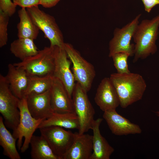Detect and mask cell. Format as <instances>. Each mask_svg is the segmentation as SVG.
I'll use <instances>...</instances> for the list:
<instances>
[{"label":"cell","instance_id":"cell-1","mask_svg":"<svg viewBox=\"0 0 159 159\" xmlns=\"http://www.w3.org/2000/svg\"><path fill=\"white\" fill-rule=\"evenodd\" d=\"M117 94L120 105L125 108L141 100L147 85L143 77L138 73L111 74L109 77Z\"/></svg>","mask_w":159,"mask_h":159},{"label":"cell","instance_id":"cell-2","mask_svg":"<svg viewBox=\"0 0 159 159\" xmlns=\"http://www.w3.org/2000/svg\"><path fill=\"white\" fill-rule=\"evenodd\" d=\"M159 14L151 19L143 20L137 25L132 37L134 63L146 59L157 51L156 41L159 34Z\"/></svg>","mask_w":159,"mask_h":159},{"label":"cell","instance_id":"cell-3","mask_svg":"<svg viewBox=\"0 0 159 159\" xmlns=\"http://www.w3.org/2000/svg\"><path fill=\"white\" fill-rule=\"evenodd\" d=\"M59 48L56 46L45 47L36 54L13 64L24 69L29 76L52 75L55 57Z\"/></svg>","mask_w":159,"mask_h":159},{"label":"cell","instance_id":"cell-4","mask_svg":"<svg viewBox=\"0 0 159 159\" xmlns=\"http://www.w3.org/2000/svg\"><path fill=\"white\" fill-rule=\"evenodd\" d=\"M18 107L20 112V121L12 135L17 140L18 149L23 153L29 148L34 132L44 120L36 119L32 116L28 110L25 97L20 100Z\"/></svg>","mask_w":159,"mask_h":159},{"label":"cell","instance_id":"cell-5","mask_svg":"<svg viewBox=\"0 0 159 159\" xmlns=\"http://www.w3.org/2000/svg\"><path fill=\"white\" fill-rule=\"evenodd\" d=\"M20 100L10 90L5 77L0 74V112L6 126L13 131L16 128L20 121Z\"/></svg>","mask_w":159,"mask_h":159},{"label":"cell","instance_id":"cell-6","mask_svg":"<svg viewBox=\"0 0 159 159\" xmlns=\"http://www.w3.org/2000/svg\"><path fill=\"white\" fill-rule=\"evenodd\" d=\"M26 10L34 23L49 41L50 45L64 48L63 35L54 17L40 9L38 6L27 8Z\"/></svg>","mask_w":159,"mask_h":159},{"label":"cell","instance_id":"cell-7","mask_svg":"<svg viewBox=\"0 0 159 159\" xmlns=\"http://www.w3.org/2000/svg\"><path fill=\"white\" fill-rule=\"evenodd\" d=\"M64 48L72 64V72L75 81L87 92L91 89L96 75L93 66L83 58L71 44L65 43Z\"/></svg>","mask_w":159,"mask_h":159},{"label":"cell","instance_id":"cell-8","mask_svg":"<svg viewBox=\"0 0 159 159\" xmlns=\"http://www.w3.org/2000/svg\"><path fill=\"white\" fill-rule=\"evenodd\" d=\"M41 135L46 140L55 154L59 159H63L76 137V133L55 126L39 128Z\"/></svg>","mask_w":159,"mask_h":159},{"label":"cell","instance_id":"cell-9","mask_svg":"<svg viewBox=\"0 0 159 159\" xmlns=\"http://www.w3.org/2000/svg\"><path fill=\"white\" fill-rule=\"evenodd\" d=\"M87 92L78 82L75 83L72 94L75 112L79 121L78 133H85L92 129L94 120L95 110L88 98Z\"/></svg>","mask_w":159,"mask_h":159},{"label":"cell","instance_id":"cell-10","mask_svg":"<svg viewBox=\"0 0 159 159\" xmlns=\"http://www.w3.org/2000/svg\"><path fill=\"white\" fill-rule=\"evenodd\" d=\"M141 16L139 14L122 28L115 29L113 37L109 43V57L119 52L127 53L130 56L134 55V44L131 43V40Z\"/></svg>","mask_w":159,"mask_h":159},{"label":"cell","instance_id":"cell-11","mask_svg":"<svg viewBox=\"0 0 159 159\" xmlns=\"http://www.w3.org/2000/svg\"><path fill=\"white\" fill-rule=\"evenodd\" d=\"M50 91L51 106L54 113H75L72 97L61 81L53 76Z\"/></svg>","mask_w":159,"mask_h":159},{"label":"cell","instance_id":"cell-12","mask_svg":"<svg viewBox=\"0 0 159 159\" xmlns=\"http://www.w3.org/2000/svg\"><path fill=\"white\" fill-rule=\"evenodd\" d=\"M68 58L64 48L59 47L55 57L54 67L52 76L61 81L69 95L72 97L75 84V80L70 69L72 63Z\"/></svg>","mask_w":159,"mask_h":159},{"label":"cell","instance_id":"cell-13","mask_svg":"<svg viewBox=\"0 0 159 159\" xmlns=\"http://www.w3.org/2000/svg\"><path fill=\"white\" fill-rule=\"evenodd\" d=\"M103 117L112 132L115 135L139 134L142 132L139 125L131 122L118 114L116 110L104 112Z\"/></svg>","mask_w":159,"mask_h":159},{"label":"cell","instance_id":"cell-14","mask_svg":"<svg viewBox=\"0 0 159 159\" xmlns=\"http://www.w3.org/2000/svg\"><path fill=\"white\" fill-rule=\"evenodd\" d=\"M95 102L104 112L116 110L120 105V101L109 77L102 80L97 89Z\"/></svg>","mask_w":159,"mask_h":159},{"label":"cell","instance_id":"cell-15","mask_svg":"<svg viewBox=\"0 0 159 159\" xmlns=\"http://www.w3.org/2000/svg\"><path fill=\"white\" fill-rule=\"evenodd\" d=\"M25 98L28 110L34 118L45 120L54 113L51 104L50 89L44 93L29 95Z\"/></svg>","mask_w":159,"mask_h":159},{"label":"cell","instance_id":"cell-16","mask_svg":"<svg viewBox=\"0 0 159 159\" xmlns=\"http://www.w3.org/2000/svg\"><path fill=\"white\" fill-rule=\"evenodd\" d=\"M93 151L92 136L76 133L72 145L63 159H90Z\"/></svg>","mask_w":159,"mask_h":159},{"label":"cell","instance_id":"cell-17","mask_svg":"<svg viewBox=\"0 0 159 159\" xmlns=\"http://www.w3.org/2000/svg\"><path fill=\"white\" fill-rule=\"evenodd\" d=\"M102 120L99 118L94 120L92 123L93 151L90 159H109L114 151L100 133V126Z\"/></svg>","mask_w":159,"mask_h":159},{"label":"cell","instance_id":"cell-18","mask_svg":"<svg viewBox=\"0 0 159 159\" xmlns=\"http://www.w3.org/2000/svg\"><path fill=\"white\" fill-rule=\"evenodd\" d=\"M8 71L5 77L13 93L20 99L23 98L27 87L29 75L24 69L17 67L13 64L8 66Z\"/></svg>","mask_w":159,"mask_h":159},{"label":"cell","instance_id":"cell-19","mask_svg":"<svg viewBox=\"0 0 159 159\" xmlns=\"http://www.w3.org/2000/svg\"><path fill=\"white\" fill-rule=\"evenodd\" d=\"M52 126L78 130L80 127L79 118L76 113H54L51 117L43 120L38 129Z\"/></svg>","mask_w":159,"mask_h":159},{"label":"cell","instance_id":"cell-20","mask_svg":"<svg viewBox=\"0 0 159 159\" xmlns=\"http://www.w3.org/2000/svg\"><path fill=\"white\" fill-rule=\"evenodd\" d=\"M18 14L20 19L17 26L18 38L36 39L39 29L34 23L27 10L21 8Z\"/></svg>","mask_w":159,"mask_h":159},{"label":"cell","instance_id":"cell-21","mask_svg":"<svg viewBox=\"0 0 159 159\" xmlns=\"http://www.w3.org/2000/svg\"><path fill=\"white\" fill-rule=\"evenodd\" d=\"M3 117L0 116V145L3 154L10 159H20L16 146L17 140L7 129Z\"/></svg>","mask_w":159,"mask_h":159},{"label":"cell","instance_id":"cell-22","mask_svg":"<svg viewBox=\"0 0 159 159\" xmlns=\"http://www.w3.org/2000/svg\"><path fill=\"white\" fill-rule=\"evenodd\" d=\"M34 40L25 38H18L12 42L10 50L16 57L22 61L36 54L39 52Z\"/></svg>","mask_w":159,"mask_h":159},{"label":"cell","instance_id":"cell-23","mask_svg":"<svg viewBox=\"0 0 159 159\" xmlns=\"http://www.w3.org/2000/svg\"><path fill=\"white\" fill-rule=\"evenodd\" d=\"M31 156L32 159H59L44 138L33 135L30 140Z\"/></svg>","mask_w":159,"mask_h":159},{"label":"cell","instance_id":"cell-24","mask_svg":"<svg viewBox=\"0 0 159 159\" xmlns=\"http://www.w3.org/2000/svg\"><path fill=\"white\" fill-rule=\"evenodd\" d=\"M52 79V75L44 76L29 75L28 86L23 97H26L29 95L41 94L49 90L51 88Z\"/></svg>","mask_w":159,"mask_h":159},{"label":"cell","instance_id":"cell-25","mask_svg":"<svg viewBox=\"0 0 159 159\" xmlns=\"http://www.w3.org/2000/svg\"><path fill=\"white\" fill-rule=\"evenodd\" d=\"M130 55L125 52H119L113 55L111 57L117 73H128L130 72L128 68L127 60Z\"/></svg>","mask_w":159,"mask_h":159},{"label":"cell","instance_id":"cell-26","mask_svg":"<svg viewBox=\"0 0 159 159\" xmlns=\"http://www.w3.org/2000/svg\"><path fill=\"white\" fill-rule=\"evenodd\" d=\"M9 16L0 10V47L6 44L8 41L7 26Z\"/></svg>","mask_w":159,"mask_h":159},{"label":"cell","instance_id":"cell-27","mask_svg":"<svg viewBox=\"0 0 159 159\" xmlns=\"http://www.w3.org/2000/svg\"><path fill=\"white\" fill-rule=\"evenodd\" d=\"M16 7L11 0H0V10L7 14L9 17L15 13Z\"/></svg>","mask_w":159,"mask_h":159},{"label":"cell","instance_id":"cell-28","mask_svg":"<svg viewBox=\"0 0 159 159\" xmlns=\"http://www.w3.org/2000/svg\"><path fill=\"white\" fill-rule=\"evenodd\" d=\"M40 0H13V2L16 6L21 8H28L38 6L39 5Z\"/></svg>","mask_w":159,"mask_h":159},{"label":"cell","instance_id":"cell-29","mask_svg":"<svg viewBox=\"0 0 159 159\" xmlns=\"http://www.w3.org/2000/svg\"><path fill=\"white\" fill-rule=\"evenodd\" d=\"M143 4L145 11L149 13L156 5L159 4V0H141Z\"/></svg>","mask_w":159,"mask_h":159},{"label":"cell","instance_id":"cell-30","mask_svg":"<svg viewBox=\"0 0 159 159\" xmlns=\"http://www.w3.org/2000/svg\"><path fill=\"white\" fill-rule=\"evenodd\" d=\"M60 0H40L39 5L47 8L52 7L59 2Z\"/></svg>","mask_w":159,"mask_h":159},{"label":"cell","instance_id":"cell-31","mask_svg":"<svg viewBox=\"0 0 159 159\" xmlns=\"http://www.w3.org/2000/svg\"><path fill=\"white\" fill-rule=\"evenodd\" d=\"M157 113H158V116H159V112H157Z\"/></svg>","mask_w":159,"mask_h":159}]
</instances>
